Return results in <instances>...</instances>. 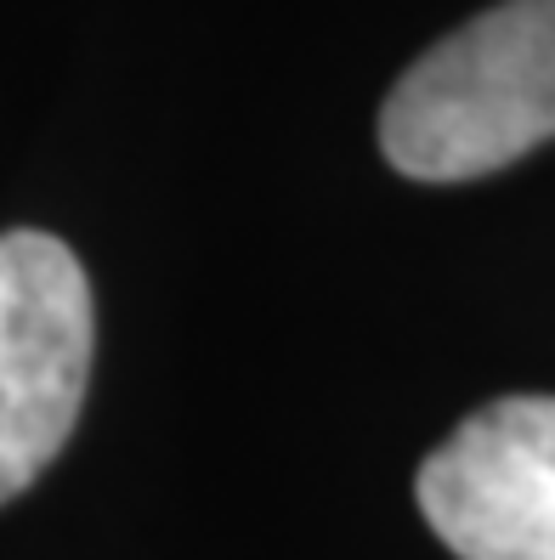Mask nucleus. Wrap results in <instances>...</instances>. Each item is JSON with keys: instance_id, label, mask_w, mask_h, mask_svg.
Instances as JSON below:
<instances>
[{"instance_id": "f03ea898", "label": "nucleus", "mask_w": 555, "mask_h": 560, "mask_svg": "<svg viewBox=\"0 0 555 560\" xmlns=\"http://www.w3.org/2000/svg\"><path fill=\"white\" fill-rule=\"evenodd\" d=\"M91 283L51 233H0V504L69 442L91 380Z\"/></svg>"}, {"instance_id": "f257e3e1", "label": "nucleus", "mask_w": 555, "mask_h": 560, "mask_svg": "<svg viewBox=\"0 0 555 560\" xmlns=\"http://www.w3.org/2000/svg\"><path fill=\"white\" fill-rule=\"evenodd\" d=\"M555 137V0H505L437 40L380 108V148L414 182L494 176Z\"/></svg>"}, {"instance_id": "7ed1b4c3", "label": "nucleus", "mask_w": 555, "mask_h": 560, "mask_svg": "<svg viewBox=\"0 0 555 560\" xmlns=\"http://www.w3.org/2000/svg\"><path fill=\"white\" fill-rule=\"evenodd\" d=\"M419 515L460 560H555V397L476 408L419 465Z\"/></svg>"}]
</instances>
